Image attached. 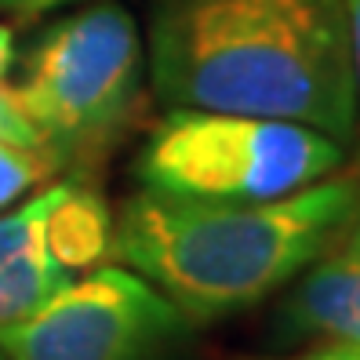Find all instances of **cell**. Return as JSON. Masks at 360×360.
<instances>
[{
	"label": "cell",
	"instance_id": "cell-1",
	"mask_svg": "<svg viewBox=\"0 0 360 360\" xmlns=\"http://www.w3.org/2000/svg\"><path fill=\"white\" fill-rule=\"evenodd\" d=\"M146 73L164 110L291 120L346 150L356 142L342 0H153Z\"/></svg>",
	"mask_w": 360,
	"mask_h": 360
},
{
	"label": "cell",
	"instance_id": "cell-2",
	"mask_svg": "<svg viewBox=\"0 0 360 360\" xmlns=\"http://www.w3.org/2000/svg\"><path fill=\"white\" fill-rule=\"evenodd\" d=\"M360 215V182L321 179L273 200H193L142 189L120 207L110 255L189 324L244 313L291 284Z\"/></svg>",
	"mask_w": 360,
	"mask_h": 360
},
{
	"label": "cell",
	"instance_id": "cell-3",
	"mask_svg": "<svg viewBox=\"0 0 360 360\" xmlns=\"http://www.w3.org/2000/svg\"><path fill=\"white\" fill-rule=\"evenodd\" d=\"M146 80V40L120 4L62 15L22 58L15 95L62 167L88 160L131 120Z\"/></svg>",
	"mask_w": 360,
	"mask_h": 360
},
{
	"label": "cell",
	"instance_id": "cell-4",
	"mask_svg": "<svg viewBox=\"0 0 360 360\" xmlns=\"http://www.w3.org/2000/svg\"><path fill=\"white\" fill-rule=\"evenodd\" d=\"M346 146L291 120L167 110L135 160L142 189L193 200H273L331 179Z\"/></svg>",
	"mask_w": 360,
	"mask_h": 360
},
{
	"label": "cell",
	"instance_id": "cell-5",
	"mask_svg": "<svg viewBox=\"0 0 360 360\" xmlns=\"http://www.w3.org/2000/svg\"><path fill=\"white\" fill-rule=\"evenodd\" d=\"M189 331L179 306L128 266L88 269L0 335L8 360H164Z\"/></svg>",
	"mask_w": 360,
	"mask_h": 360
},
{
	"label": "cell",
	"instance_id": "cell-6",
	"mask_svg": "<svg viewBox=\"0 0 360 360\" xmlns=\"http://www.w3.org/2000/svg\"><path fill=\"white\" fill-rule=\"evenodd\" d=\"M51 204L55 186L0 211V335L33 316L77 277L48 248Z\"/></svg>",
	"mask_w": 360,
	"mask_h": 360
},
{
	"label": "cell",
	"instance_id": "cell-7",
	"mask_svg": "<svg viewBox=\"0 0 360 360\" xmlns=\"http://www.w3.org/2000/svg\"><path fill=\"white\" fill-rule=\"evenodd\" d=\"M295 281L281 313L284 331L360 346V215Z\"/></svg>",
	"mask_w": 360,
	"mask_h": 360
},
{
	"label": "cell",
	"instance_id": "cell-8",
	"mask_svg": "<svg viewBox=\"0 0 360 360\" xmlns=\"http://www.w3.org/2000/svg\"><path fill=\"white\" fill-rule=\"evenodd\" d=\"M113 244V215L105 200L77 182H55V204L48 211V248L51 255L84 273L110 255Z\"/></svg>",
	"mask_w": 360,
	"mask_h": 360
},
{
	"label": "cell",
	"instance_id": "cell-9",
	"mask_svg": "<svg viewBox=\"0 0 360 360\" xmlns=\"http://www.w3.org/2000/svg\"><path fill=\"white\" fill-rule=\"evenodd\" d=\"M58 164L48 150H26V146L0 142V211L26 197L33 186L48 182Z\"/></svg>",
	"mask_w": 360,
	"mask_h": 360
},
{
	"label": "cell",
	"instance_id": "cell-10",
	"mask_svg": "<svg viewBox=\"0 0 360 360\" xmlns=\"http://www.w3.org/2000/svg\"><path fill=\"white\" fill-rule=\"evenodd\" d=\"M0 142H11V146H26V150H44V139L33 128L30 113L22 110L15 88H8L0 80Z\"/></svg>",
	"mask_w": 360,
	"mask_h": 360
},
{
	"label": "cell",
	"instance_id": "cell-11",
	"mask_svg": "<svg viewBox=\"0 0 360 360\" xmlns=\"http://www.w3.org/2000/svg\"><path fill=\"white\" fill-rule=\"evenodd\" d=\"M248 360H360V346L328 338V342L313 346V349H306V353H299V356H248Z\"/></svg>",
	"mask_w": 360,
	"mask_h": 360
},
{
	"label": "cell",
	"instance_id": "cell-12",
	"mask_svg": "<svg viewBox=\"0 0 360 360\" xmlns=\"http://www.w3.org/2000/svg\"><path fill=\"white\" fill-rule=\"evenodd\" d=\"M346 8V26H349V44H353V66H356V95H360V0H342ZM356 157H360V117H356Z\"/></svg>",
	"mask_w": 360,
	"mask_h": 360
},
{
	"label": "cell",
	"instance_id": "cell-13",
	"mask_svg": "<svg viewBox=\"0 0 360 360\" xmlns=\"http://www.w3.org/2000/svg\"><path fill=\"white\" fill-rule=\"evenodd\" d=\"M62 4H80V0H0V11H11V15H40V11H51Z\"/></svg>",
	"mask_w": 360,
	"mask_h": 360
},
{
	"label": "cell",
	"instance_id": "cell-14",
	"mask_svg": "<svg viewBox=\"0 0 360 360\" xmlns=\"http://www.w3.org/2000/svg\"><path fill=\"white\" fill-rule=\"evenodd\" d=\"M11 70H15V33H11V26L0 22V80Z\"/></svg>",
	"mask_w": 360,
	"mask_h": 360
},
{
	"label": "cell",
	"instance_id": "cell-15",
	"mask_svg": "<svg viewBox=\"0 0 360 360\" xmlns=\"http://www.w3.org/2000/svg\"><path fill=\"white\" fill-rule=\"evenodd\" d=\"M0 360H8V356H4V353H0Z\"/></svg>",
	"mask_w": 360,
	"mask_h": 360
}]
</instances>
